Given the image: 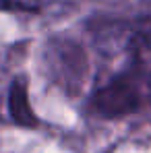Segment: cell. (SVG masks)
<instances>
[{
    "mask_svg": "<svg viewBox=\"0 0 151 153\" xmlns=\"http://www.w3.org/2000/svg\"><path fill=\"white\" fill-rule=\"evenodd\" d=\"M143 87L135 75H118L101 85L93 95V105L101 116H122L141 105Z\"/></svg>",
    "mask_w": 151,
    "mask_h": 153,
    "instance_id": "6da1fadb",
    "label": "cell"
},
{
    "mask_svg": "<svg viewBox=\"0 0 151 153\" xmlns=\"http://www.w3.org/2000/svg\"><path fill=\"white\" fill-rule=\"evenodd\" d=\"M8 114L19 126L33 128L37 124V116L29 103V93H27V81L25 76H17L10 83L8 89Z\"/></svg>",
    "mask_w": 151,
    "mask_h": 153,
    "instance_id": "7a4b0ae2",
    "label": "cell"
},
{
    "mask_svg": "<svg viewBox=\"0 0 151 153\" xmlns=\"http://www.w3.org/2000/svg\"><path fill=\"white\" fill-rule=\"evenodd\" d=\"M39 0H0V10L4 13H37Z\"/></svg>",
    "mask_w": 151,
    "mask_h": 153,
    "instance_id": "3957f363",
    "label": "cell"
}]
</instances>
